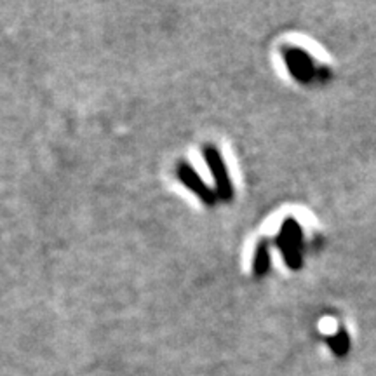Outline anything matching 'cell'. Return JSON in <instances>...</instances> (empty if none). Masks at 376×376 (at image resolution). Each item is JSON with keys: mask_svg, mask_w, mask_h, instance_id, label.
I'll use <instances>...</instances> for the list:
<instances>
[{"mask_svg": "<svg viewBox=\"0 0 376 376\" xmlns=\"http://www.w3.org/2000/svg\"><path fill=\"white\" fill-rule=\"evenodd\" d=\"M203 155L211 174H213L214 183H216L218 197H221L223 200H230L232 196H234V187H232L230 176H228L227 166H225L220 150L213 145H206L203 150Z\"/></svg>", "mask_w": 376, "mask_h": 376, "instance_id": "6da1fadb", "label": "cell"}, {"mask_svg": "<svg viewBox=\"0 0 376 376\" xmlns=\"http://www.w3.org/2000/svg\"><path fill=\"white\" fill-rule=\"evenodd\" d=\"M176 178L180 180L181 185H185V187H187L194 196L199 197L204 204L213 206V204L216 203V196H214L213 190L207 187L206 181L203 180V176H200V174L188 162H183V160H181V162L176 164Z\"/></svg>", "mask_w": 376, "mask_h": 376, "instance_id": "7a4b0ae2", "label": "cell"}, {"mask_svg": "<svg viewBox=\"0 0 376 376\" xmlns=\"http://www.w3.org/2000/svg\"><path fill=\"white\" fill-rule=\"evenodd\" d=\"M286 63H288L289 70L295 75L298 80L307 82L312 78L314 75V63L307 53L302 49H289L286 51Z\"/></svg>", "mask_w": 376, "mask_h": 376, "instance_id": "3957f363", "label": "cell"}, {"mask_svg": "<svg viewBox=\"0 0 376 376\" xmlns=\"http://www.w3.org/2000/svg\"><path fill=\"white\" fill-rule=\"evenodd\" d=\"M277 246L282 251V256H284L286 263H288L289 268L298 270L302 266V249L296 248L295 244H291L289 241H286L282 235H277Z\"/></svg>", "mask_w": 376, "mask_h": 376, "instance_id": "277c9868", "label": "cell"}, {"mask_svg": "<svg viewBox=\"0 0 376 376\" xmlns=\"http://www.w3.org/2000/svg\"><path fill=\"white\" fill-rule=\"evenodd\" d=\"M270 265V251H268V244L266 241L259 242L258 249H256L255 255V273L256 275H263L266 273Z\"/></svg>", "mask_w": 376, "mask_h": 376, "instance_id": "5b68a950", "label": "cell"}, {"mask_svg": "<svg viewBox=\"0 0 376 376\" xmlns=\"http://www.w3.org/2000/svg\"><path fill=\"white\" fill-rule=\"evenodd\" d=\"M330 345H331V348H333L334 354L343 355L345 352L348 350V345H350V341H348L347 333H345V331H340V333H338L336 336L331 338Z\"/></svg>", "mask_w": 376, "mask_h": 376, "instance_id": "8992f818", "label": "cell"}]
</instances>
